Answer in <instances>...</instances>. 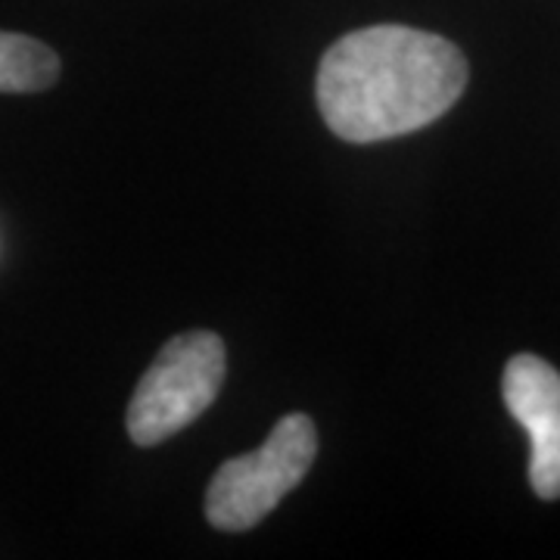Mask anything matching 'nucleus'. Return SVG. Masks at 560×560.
<instances>
[{"label": "nucleus", "mask_w": 560, "mask_h": 560, "mask_svg": "<svg viewBox=\"0 0 560 560\" xmlns=\"http://www.w3.org/2000/svg\"><path fill=\"white\" fill-rule=\"evenodd\" d=\"M464 88L467 60L452 40L408 25H368L327 47L315 94L337 138L377 143L427 128Z\"/></svg>", "instance_id": "obj_1"}, {"label": "nucleus", "mask_w": 560, "mask_h": 560, "mask_svg": "<svg viewBox=\"0 0 560 560\" xmlns=\"http://www.w3.org/2000/svg\"><path fill=\"white\" fill-rule=\"evenodd\" d=\"M228 371L224 342L212 330L178 334L162 346L128 405V436L140 448L160 445L206 415Z\"/></svg>", "instance_id": "obj_2"}, {"label": "nucleus", "mask_w": 560, "mask_h": 560, "mask_svg": "<svg viewBox=\"0 0 560 560\" xmlns=\"http://www.w3.org/2000/svg\"><path fill=\"white\" fill-rule=\"evenodd\" d=\"M318 455L308 415H287L256 452L224 460L206 492V521L221 533H246L290 495Z\"/></svg>", "instance_id": "obj_3"}, {"label": "nucleus", "mask_w": 560, "mask_h": 560, "mask_svg": "<svg viewBox=\"0 0 560 560\" xmlns=\"http://www.w3.org/2000/svg\"><path fill=\"white\" fill-rule=\"evenodd\" d=\"M508 411L529 436V486L560 499V374L539 355H514L501 377Z\"/></svg>", "instance_id": "obj_4"}, {"label": "nucleus", "mask_w": 560, "mask_h": 560, "mask_svg": "<svg viewBox=\"0 0 560 560\" xmlns=\"http://www.w3.org/2000/svg\"><path fill=\"white\" fill-rule=\"evenodd\" d=\"M60 79V57L38 38L0 32V94H35Z\"/></svg>", "instance_id": "obj_5"}]
</instances>
